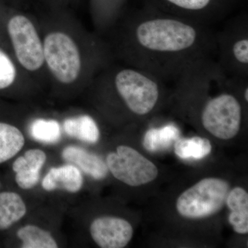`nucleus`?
<instances>
[{
	"label": "nucleus",
	"instance_id": "nucleus-1",
	"mask_svg": "<svg viewBox=\"0 0 248 248\" xmlns=\"http://www.w3.org/2000/svg\"><path fill=\"white\" fill-rule=\"evenodd\" d=\"M210 26L146 6L122 14L105 35L115 60L148 72L163 81L216 55Z\"/></svg>",
	"mask_w": 248,
	"mask_h": 248
},
{
	"label": "nucleus",
	"instance_id": "nucleus-2",
	"mask_svg": "<svg viewBox=\"0 0 248 248\" xmlns=\"http://www.w3.org/2000/svg\"><path fill=\"white\" fill-rule=\"evenodd\" d=\"M37 19L48 88L58 95L82 92L99 72L115 61L106 39L73 18L57 14Z\"/></svg>",
	"mask_w": 248,
	"mask_h": 248
},
{
	"label": "nucleus",
	"instance_id": "nucleus-3",
	"mask_svg": "<svg viewBox=\"0 0 248 248\" xmlns=\"http://www.w3.org/2000/svg\"><path fill=\"white\" fill-rule=\"evenodd\" d=\"M100 108L113 115L117 110L137 117L157 108L164 93V81L124 63L112 62L99 72L87 89Z\"/></svg>",
	"mask_w": 248,
	"mask_h": 248
},
{
	"label": "nucleus",
	"instance_id": "nucleus-4",
	"mask_svg": "<svg viewBox=\"0 0 248 248\" xmlns=\"http://www.w3.org/2000/svg\"><path fill=\"white\" fill-rule=\"evenodd\" d=\"M0 42L40 89L48 88L37 18L0 6Z\"/></svg>",
	"mask_w": 248,
	"mask_h": 248
},
{
	"label": "nucleus",
	"instance_id": "nucleus-5",
	"mask_svg": "<svg viewBox=\"0 0 248 248\" xmlns=\"http://www.w3.org/2000/svg\"><path fill=\"white\" fill-rule=\"evenodd\" d=\"M192 79L205 96L201 108L200 122L209 133L220 140H231L239 133L242 124V103L227 76L224 84L217 94L207 97L197 69V62L187 68Z\"/></svg>",
	"mask_w": 248,
	"mask_h": 248
},
{
	"label": "nucleus",
	"instance_id": "nucleus-6",
	"mask_svg": "<svg viewBox=\"0 0 248 248\" xmlns=\"http://www.w3.org/2000/svg\"><path fill=\"white\" fill-rule=\"evenodd\" d=\"M217 63L228 76L248 78V17L232 18L215 33Z\"/></svg>",
	"mask_w": 248,
	"mask_h": 248
},
{
	"label": "nucleus",
	"instance_id": "nucleus-7",
	"mask_svg": "<svg viewBox=\"0 0 248 248\" xmlns=\"http://www.w3.org/2000/svg\"><path fill=\"white\" fill-rule=\"evenodd\" d=\"M230 186L217 178L202 179L179 196L177 211L189 218H203L219 211L226 202Z\"/></svg>",
	"mask_w": 248,
	"mask_h": 248
},
{
	"label": "nucleus",
	"instance_id": "nucleus-8",
	"mask_svg": "<svg viewBox=\"0 0 248 248\" xmlns=\"http://www.w3.org/2000/svg\"><path fill=\"white\" fill-rule=\"evenodd\" d=\"M146 6L211 26L231 11L235 0H146Z\"/></svg>",
	"mask_w": 248,
	"mask_h": 248
},
{
	"label": "nucleus",
	"instance_id": "nucleus-9",
	"mask_svg": "<svg viewBox=\"0 0 248 248\" xmlns=\"http://www.w3.org/2000/svg\"><path fill=\"white\" fill-rule=\"evenodd\" d=\"M108 170L116 179L130 186H140L153 182L158 175L156 166L133 148L117 147L107 157Z\"/></svg>",
	"mask_w": 248,
	"mask_h": 248
},
{
	"label": "nucleus",
	"instance_id": "nucleus-10",
	"mask_svg": "<svg viewBox=\"0 0 248 248\" xmlns=\"http://www.w3.org/2000/svg\"><path fill=\"white\" fill-rule=\"evenodd\" d=\"M39 90L0 42V99L22 97Z\"/></svg>",
	"mask_w": 248,
	"mask_h": 248
},
{
	"label": "nucleus",
	"instance_id": "nucleus-11",
	"mask_svg": "<svg viewBox=\"0 0 248 248\" xmlns=\"http://www.w3.org/2000/svg\"><path fill=\"white\" fill-rule=\"evenodd\" d=\"M93 241L102 248H123L132 239L131 224L120 217L104 216L93 220L90 226Z\"/></svg>",
	"mask_w": 248,
	"mask_h": 248
},
{
	"label": "nucleus",
	"instance_id": "nucleus-12",
	"mask_svg": "<svg viewBox=\"0 0 248 248\" xmlns=\"http://www.w3.org/2000/svg\"><path fill=\"white\" fill-rule=\"evenodd\" d=\"M10 106L0 99V166L14 159L25 144V137L11 115Z\"/></svg>",
	"mask_w": 248,
	"mask_h": 248
},
{
	"label": "nucleus",
	"instance_id": "nucleus-13",
	"mask_svg": "<svg viewBox=\"0 0 248 248\" xmlns=\"http://www.w3.org/2000/svg\"><path fill=\"white\" fill-rule=\"evenodd\" d=\"M46 160L45 152L39 148L28 150L16 158L11 165V170L18 187L24 190L35 187L40 182L41 170Z\"/></svg>",
	"mask_w": 248,
	"mask_h": 248
},
{
	"label": "nucleus",
	"instance_id": "nucleus-14",
	"mask_svg": "<svg viewBox=\"0 0 248 248\" xmlns=\"http://www.w3.org/2000/svg\"><path fill=\"white\" fill-rule=\"evenodd\" d=\"M84 185L82 173L71 164L51 168L42 181V187L47 192L65 190L69 193L79 192Z\"/></svg>",
	"mask_w": 248,
	"mask_h": 248
},
{
	"label": "nucleus",
	"instance_id": "nucleus-15",
	"mask_svg": "<svg viewBox=\"0 0 248 248\" xmlns=\"http://www.w3.org/2000/svg\"><path fill=\"white\" fill-rule=\"evenodd\" d=\"M62 159L76 166L94 180H102L108 174L107 163L97 155L90 153L84 148L77 146H68L62 152Z\"/></svg>",
	"mask_w": 248,
	"mask_h": 248
},
{
	"label": "nucleus",
	"instance_id": "nucleus-16",
	"mask_svg": "<svg viewBox=\"0 0 248 248\" xmlns=\"http://www.w3.org/2000/svg\"><path fill=\"white\" fill-rule=\"evenodd\" d=\"M62 130L68 137L94 144L100 138V129L96 119L86 112L68 116L62 122Z\"/></svg>",
	"mask_w": 248,
	"mask_h": 248
},
{
	"label": "nucleus",
	"instance_id": "nucleus-17",
	"mask_svg": "<svg viewBox=\"0 0 248 248\" xmlns=\"http://www.w3.org/2000/svg\"><path fill=\"white\" fill-rule=\"evenodd\" d=\"M27 213V205L19 194L0 190V232L9 231Z\"/></svg>",
	"mask_w": 248,
	"mask_h": 248
},
{
	"label": "nucleus",
	"instance_id": "nucleus-18",
	"mask_svg": "<svg viewBox=\"0 0 248 248\" xmlns=\"http://www.w3.org/2000/svg\"><path fill=\"white\" fill-rule=\"evenodd\" d=\"M231 210L228 220L233 229L239 234L248 232V195L242 187H236L228 192L226 199Z\"/></svg>",
	"mask_w": 248,
	"mask_h": 248
},
{
	"label": "nucleus",
	"instance_id": "nucleus-19",
	"mask_svg": "<svg viewBox=\"0 0 248 248\" xmlns=\"http://www.w3.org/2000/svg\"><path fill=\"white\" fill-rule=\"evenodd\" d=\"M22 248H57L58 244L50 232L36 226L29 224L21 227L16 232Z\"/></svg>",
	"mask_w": 248,
	"mask_h": 248
},
{
	"label": "nucleus",
	"instance_id": "nucleus-20",
	"mask_svg": "<svg viewBox=\"0 0 248 248\" xmlns=\"http://www.w3.org/2000/svg\"><path fill=\"white\" fill-rule=\"evenodd\" d=\"M179 128L173 124L149 129L145 134L143 145L147 151L157 152L170 148L179 139Z\"/></svg>",
	"mask_w": 248,
	"mask_h": 248
},
{
	"label": "nucleus",
	"instance_id": "nucleus-21",
	"mask_svg": "<svg viewBox=\"0 0 248 248\" xmlns=\"http://www.w3.org/2000/svg\"><path fill=\"white\" fill-rule=\"evenodd\" d=\"M29 131L35 141L53 144L62 138V124L56 119L36 117L29 124Z\"/></svg>",
	"mask_w": 248,
	"mask_h": 248
},
{
	"label": "nucleus",
	"instance_id": "nucleus-22",
	"mask_svg": "<svg viewBox=\"0 0 248 248\" xmlns=\"http://www.w3.org/2000/svg\"><path fill=\"white\" fill-rule=\"evenodd\" d=\"M211 151V143L208 139L200 137L178 139L174 143L176 155L182 159H203Z\"/></svg>",
	"mask_w": 248,
	"mask_h": 248
}]
</instances>
